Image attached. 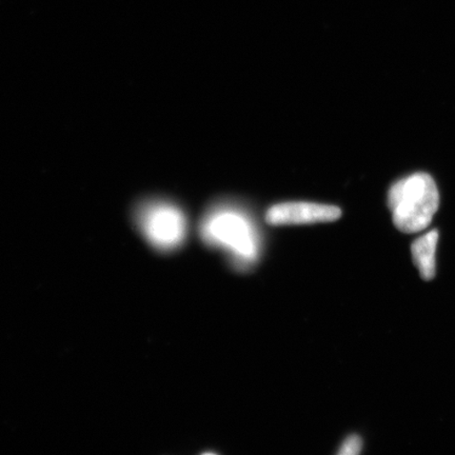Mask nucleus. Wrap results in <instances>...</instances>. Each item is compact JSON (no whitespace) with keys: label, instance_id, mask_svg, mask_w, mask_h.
Masks as SVG:
<instances>
[{"label":"nucleus","instance_id":"f257e3e1","mask_svg":"<svg viewBox=\"0 0 455 455\" xmlns=\"http://www.w3.org/2000/svg\"><path fill=\"white\" fill-rule=\"evenodd\" d=\"M388 204L398 230L418 233L431 224L439 209V190L429 174L414 173L390 188Z\"/></svg>","mask_w":455,"mask_h":455},{"label":"nucleus","instance_id":"f03ea898","mask_svg":"<svg viewBox=\"0 0 455 455\" xmlns=\"http://www.w3.org/2000/svg\"><path fill=\"white\" fill-rule=\"evenodd\" d=\"M204 241L225 248L238 264H251L259 255V236L252 221L232 208H218L204 218Z\"/></svg>","mask_w":455,"mask_h":455},{"label":"nucleus","instance_id":"7ed1b4c3","mask_svg":"<svg viewBox=\"0 0 455 455\" xmlns=\"http://www.w3.org/2000/svg\"><path fill=\"white\" fill-rule=\"evenodd\" d=\"M134 220L142 236L159 251H172L185 241L186 216L175 204L161 201L140 203L135 208Z\"/></svg>","mask_w":455,"mask_h":455},{"label":"nucleus","instance_id":"20e7f679","mask_svg":"<svg viewBox=\"0 0 455 455\" xmlns=\"http://www.w3.org/2000/svg\"><path fill=\"white\" fill-rule=\"evenodd\" d=\"M340 209L329 204L291 202L275 204L266 214L271 226L330 223L340 218Z\"/></svg>","mask_w":455,"mask_h":455},{"label":"nucleus","instance_id":"39448f33","mask_svg":"<svg viewBox=\"0 0 455 455\" xmlns=\"http://www.w3.org/2000/svg\"><path fill=\"white\" fill-rule=\"evenodd\" d=\"M439 241V232L432 230L418 238L412 243L411 251L415 266L425 281L435 276V252Z\"/></svg>","mask_w":455,"mask_h":455},{"label":"nucleus","instance_id":"423d86ee","mask_svg":"<svg viewBox=\"0 0 455 455\" xmlns=\"http://www.w3.org/2000/svg\"><path fill=\"white\" fill-rule=\"evenodd\" d=\"M363 442L360 436L351 435L341 445L339 455H356L362 451Z\"/></svg>","mask_w":455,"mask_h":455}]
</instances>
